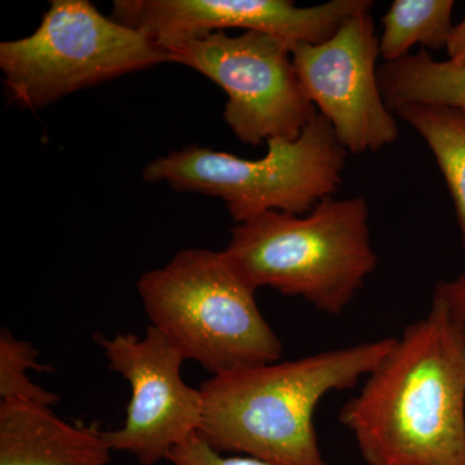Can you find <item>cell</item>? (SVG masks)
I'll return each mask as SVG.
<instances>
[{"label": "cell", "mask_w": 465, "mask_h": 465, "mask_svg": "<svg viewBox=\"0 0 465 465\" xmlns=\"http://www.w3.org/2000/svg\"><path fill=\"white\" fill-rule=\"evenodd\" d=\"M339 420L367 465H465V335L433 298Z\"/></svg>", "instance_id": "6da1fadb"}, {"label": "cell", "mask_w": 465, "mask_h": 465, "mask_svg": "<svg viewBox=\"0 0 465 465\" xmlns=\"http://www.w3.org/2000/svg\"><path fill=\"white\" fill-rule=\"evenodd\" d=\"M394 341L376 339L213 375L200 388L198 433L217 451L272 465H329L314 427L318 405L371 374Z\"/></svg>", "instance_id": "7a4b0ae2"}, {"label": "cell", "mask_w": 465, "mask_h": 465, "mask_svg": "<svg viewBox=\"0 0 465 465\" xmlns=\"http://www.w3.org/2000/svg\"><path fill=\"white\" fill-rule=\"evenodd\" d=\"M252 287L341 316L378 266L365 198H326L307 215L271 213L235 224L224 250Z\"/></svg>", "instance_id": "3957f363"}, {"label": "cell", "mask_w": 465, "mask_h": 465, "mask_svg": "<svg viewBox=\"0 0 465 465\" xmlns=\"http://www.w3.org/2000/svg\"><path fill=\"white\" fill-rule=\"evenodd\" d=\"M137 291L152 326L213 375L277 362L283 345L224 251H180Z\"/></svg>", "instance_id": "277c9868"}, {"label": "cell", "mask_w": 465, "mask_h": 465, "mask_svg": "<svg viewBox=\"0 0 465 465\" xmlns=\"http://www.w3.org/2000/svg\"><path fill=\"white\" fill-rule=\"evenodd\" d=\"M260 159L188 146L154 159L143 168L149 183L177 192L201 193L225 202L235 224L278 211L307 215L342 185L349 153L320 113L298 140L272 139Z\"/></svg>", "instance_id": "5b68a950"}, {"label": "cell", "mask_w": 465, "mask_h": 465, "mask_svg": "<svg viewBox=\"0 0 465 465\" xmlns=\"http://www.w3.org/2000/svg\"><path fill=\"white\" fill-rule=\"evenodd\" d=\"M166 63L168 52L88 0H52L32 35L0 45L9 96L27 109Z\"/></svg>", "instance_id": "8992f818"}, {"label": "cell", "mask_w": 465, "mask_h": 465, "mask_svg": "<svg viewBox=\"0 0 465 465\" xmlns=\"http://www.w3.org/2000/svg\"><path fill=\"white\" fill-rule=\"evenodd\" d=\"M170 54L222 87L228 96L223 116L241 143L293 142L318 114L293 65L292 45L271 34L217 32Z\"/></svg>", "instance_id": "52a82bcc"}, {"label": "cell", "mask_w": 465, "mask_h": 465, "mask_svg": "<svg viewBox=\"0 0 465 465\" xmlns=\"http://www.w3.org/2000/svg\"><path fill=\"white\" fill-rule=\"evenodd\" d=\"M109 369L130 382L131 399L124 427L104 430L112 451L134 455L140 464L154 465L171 450L198 433L203 415L201 390L183 381L186 357L152 324L143 338L134 333H96Z\"/></svg>", "instance_id": "ba28073f"}, {"label": "cell", "mask_w": 465, "mask_h": 465, "mask_svg": "<svg viewBox=\"0 0 465 465\" xmlns=\"http://www.w3.org/2000/svg\"><path fill=\"white\" fill-rule=\"evenodd\" d=\"M379 57L370 11L348 18L326 42L292 47L293 65L308 99L349 154L379 152L400 136L379 85Z\"/></svg>", "instance_id": "9c48e42d"}, {"label": "cell", "mask_w": 465, "mask_h": 465, "mask_svg": "<svg viewBox=\"0 0 465 465\" xmlns=\"http://www.w3.org/2000/svg\"><path fill=\"white\" fill-rule=\"evenodd\" d=\"M371 0H331L299 7L290 0H115L113 20L142 33L161 50L173 52L226 29L271 34L291 45H320Z\"/></svg>", "instance_id": "30bf717a"}, {"label": "cell", "mask_w": 465, "mask_h": 465, "mask_svg": "<svg viewBox=\"0 0 465 465\" xmlns=\"http://www.w3.org/2000/svg\"><path fill=\"white\" fill-rule=\"evenodd\" d=\"M103 432L97 421L69 423L50 407L0 401V465H106Z\"/></svg>", "instance_id": "8fae6325"}, {"label": "cell", "mask_w": 465, "mask_h": 465, "mask_svg": "<svg viewBox=\"0 0 465 465\" xmlns=\"http://www.w3.org/2000/svg\"><path fill=\"white\" fill-rule=\"evenodd\" d=\"M378 78L391 112L406 104H433L465 112V66L434 60L424 48L396 63H382Z\"/></svg>", "instance_id": "7c38bea8"}, {"label": "cell", "mask_w": 465, "mask_h": 465, "mask_svg": "<svg viewBox=\"0 0 465 465\" xmlns=\"http://www.w3.org/2000/svg\"><path fill=\"white\" fill-rule=\"evenodd\" d=\"M394 115L423 137L454 202L465 251V112L433 104H406Z\"/></svg>", "instance_id": "4fadbf2b"}, {"label": "cell", "mask_w": 465, "mask_h": 465, "mask_svg": "<svg viewBox=\"0 0 465 465\" xmlns=\"http://www.w3.org/2000/svg\"><path fill=\"white\" fill-rule=\"evenodd\" d=\"M454 8V0H394L382 17L379 38L384 63L409 56L416 45L427 51L446 50Z\"/></svg>", "instance_id": "5bb4252c"}, {"label": "cell", "mask_w": 465, "mask_h": 465, "mask_svg": "<svg viewBox=\"0 0 465 465\" xmlns=\"http://www.w3.org/2000/svg\"><path fill=\"white\" fill-rule=\"evenodd\" d=\"M38 349L29 341L15 338L9 330H0V399L5 402L33 403L43 407L56 405L60 397L30 381L27 372L52 371L38 361Z\"/></svg>", "instance_id": "9a60e30c"}, {"label": "cell", "mask_w": 465, "mask_h": 465, "mask_svg": "<svg viewBox=\"0 0 465 465\" xmlns=\"http://www.w3.org/2000/svg\"><path fill=\"white\" fill-rule=\"evenodd\" d=\"M166 460L173 465H272L244 455L224 457L222 452L208 445L200 433L193 434L171 450Z\"/></svg>", "instance_id": "2e32d148"}, {"label": "cell", "mask_w": 465, "mask_h": 465, "mask_svg": "<svg viewBox=\"0 0 465 465\" xmlns=\"http://www.w3.org/2000/svg\"><path fill=\"white\" fill-rule=\"evenodd\" d=\"M433 298L440 299L448 307L465 335V272L455 280L437 284Z\"/></svg>", "instance_id": "e0dca14e"}, {"label": "cell", "mask_w": 465, "mask_h": 465, "mask_svg": "<svg viewBox=\"0 0 465 465\" xmlns=\"http://www.w3.org/2000/svg\"><path fill=\"white\" fill-rule=\"evenodd\" d=\"M446 52H448L449 61L457 65L465 66V16L460 23L452 27Z\"/></svg>", "instance_id": "ac0fdd59"}]
</instances>
